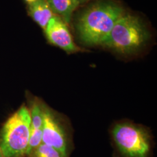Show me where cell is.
<instances>
[{"mask_svg": "<svg viewBox=\"0 0 157 157\" xmlns=\"http://www.w3.org/2000/svg\"><path fill=\"white\" fill-rule=\"evenodd\" d=\"M54 15L67 24L71 22L73 12L82 3L80 0H47Z\"/></svg>", "mask_w": 157, "mask_h": 157, "instance_id": "cell-8", "label": "cell"}, {"mask_svg": "<svg viewBox=\"0 0 157 157\" xmlns=\"http://www.w3.org/2000/svg\"><path fill=\"white\" fill-rule=\"evenodd\" d=\"M28 157H65L54 148L41 143L31 152Z\"/></svg>", "mask_w": 157, "mask_h": 157, "instance_id": "cell-10", "label": "cell"}, {"mask_svg": "<svg viewBox=\"0 0 157 157\" xmlns=\"http://www.w3.org/2000/svg\"><path fill=\"white\" fill-rule=\"evenodd\" d=\"M43 104L39 102H34L30 113V132H42L43 125Z\"/></svg>", "mask_w": 157, "mask_h": 157, "instance_id": "cell-9", "label": "cell"}, {"mask_svg": "<svg viewBox=\"0 0 157 157\" xmlns=\"http://www.w3.org/2000/svg\"><path fill=\"white\" fill-rule=\"evenodd\" d=\"M80 1H81V2H84V0H80Z\"/></svg>", "mask_w": 157, "mask_h": 157, "instance_id": "cell-12", "label": "cell"}, {"mask_svg": "<svg viewBox=\"0 0 157 157\" xmlns=\"http://www.w3.org/2000/svg\"><path fill=\"white\" fill-rule=\"evenodd\" d=\"M0 157H2V155H1V152H0Z\"/></svg>", "mask_w": 157, "mask_h": 157, "instance_id": "cell-13", "label": "cell"}, {"mask_svg": "<svg viewBox=\"0 0 157 157\" xmlns=\"http://www.w3.org/2000/svg\"><path fill=\"white\" fill-rule=\"evenodd\" d=\"M30 124V113L25 105L6 121L0 132V152L2 157L26 156Z\"/></svg>", "mask_w": 157, "mask_h": 157, "instance_id": "cell-3", "label": "cell"}, {"mask_svg": "<svg viewBox=\"0 0 157 157\" xmlns=\"http://www.w3.org/2000/svg\"><path fill=\"white\" fill-rule=\"evenodd\" d=\"M42 143L51 146L68 157L71 148L67 124L50 108L43 106Z\"/></svg>", "mask_w": 157, "mask_h": 157, "instance_id": "cell-5", "label": "cell"}, {"mask_svg": "<svg viewBox=\"0 0 157 157\" xmlns=\"http://www.w3.org/2000/svg\"><path fill=\"white\" fill-rule=\"evenodd\" d=\"M118 151L124 157H148L151 151L150 136L144 128L130 122H120L112 129Z\"/></svg>", "mask_w": 157, "mask_h": 157, "instance_id": "cell-4", "label": "cell"}, {"mask_svg": "<svg viewBox=\"0 0 157 157\" xmlns=\"http://www.w3.org/2000/svg\"><path fill=\"white\" fill-rule=\"evenodd\" d=\"M25 1L28 3V4H29L33 2L34 1H35L36 0H25Z\"/></svg>", "mask_w": 157, "mask_h": 157, "instance_id": "cell-11", "label": "cell"}, {"mask_svg": "<svg viewBox=\"0 0 157 157\" xmlns=\"http://www.w3.org/2000/svg\"><path fill=\"white\" fill-rule=\"evenodd\" d=\"M44 32L49 43L67 53H76L83 51L75 44L67 23L57 15H54L51 18Z\"/></svg>", "mask_w": 157, "mask_h": 157, "instance_id": "cell-6", "label": "cell"}, {"mask_svg": "<svg viewBox=\"0 0 157 157\" xmlns=\"http://www.w3.org/2000/svg\"><path fill=\"white\" fill-rule=\"evenodd\" d=\"M150 37V32L140 17L126 12L101 45L119 54L129 56L143 49Z\"/></svg>", "mask_w": 157, "mask_h": 157, "instance_id": "cell-2", "label": "cell"}, {"mask_svg": "<svg viewBox=\"0 0 157 157\" xmlns=\"http://www.w3.org/2000/svg\"><path fill=\"white\" fill-rule=\"evenodd\" d=\"M28 12L34 21L37 23L44 30L54 15L47 0H36L28 6Z\"/></svg>", "mask_w": 157, "mask_h": 157, "instance_id": "cell-7", "label": "cell"}, {"mask_svg": "<svg viewBox=\"0 0 157 157\" xmlns=\"http://www.w3.org/2000/svg\"><path fill=\"white\" fill-rule=\"evenodd\" d=\"M125 13L124 7L113 1L100 0L87 6L75 22L79 39L85 45H101Z\"/></svg>", "mask_w": 157, "mask_h": 157, "instance_id": "cell-1", "label": "cell"}, {"mask_svg": "<svg viewBox=\"0 0 157 157\" xmlns=\"http://www.w3.org/2000/svg\"><path fill=\"white\" fill-rule=\"evenodd\" d=\"M89 1V0H84V2H86V1Z\"/></svg>", "mask_w": 157, "mask_h": 157, "instance_id": "cell-14", "label": "cell"}]
</instances>
